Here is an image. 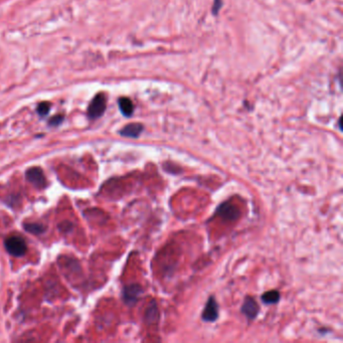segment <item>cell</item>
<instances>
[{
    "label": "cell",
    "mask_w": 343,
    "mask_h": 343,
    "mask_svg": "<svg viewBox=\"0 0 343 343\" xmlns=\"http://www.w3.org/2000/svg\"><path fill=\"white\" fill-rule=\"evenodd\" d=\"M4 246L6 251L14 257L24 256L27 250L25 239L17 236H12L7 237L4 241Z\"/></svg>",
    "instance_id": "cell-1"
},
{
    "label": "cell",
    "mask_w": 343,
    "mask_h": 343,
    "mask_svg": "<svg viewBox=\"0 0 343 343\" xmlns=\"http://www.w3.org/2000/svg\"><path fill=\"white\" fill-rule=\"evenodd\" d=\"M106 110V98L103 94H98L90 104L88 114L91 119H97L102 116Z\"/></svg>",
    "instance_id": "cell-2"
},
{
    "label": "cell",
    "mask_w": 343,
    "mask_h": 343,
    "mask_svg": "<svg viewBox=\"0 0 343 343\" xmlns=\"http://www.w3.org/2000/svg\"><path fill=\"white\" fill-rule=\"evenodd\" d=\"M218 304L213 296L210 297L203 312V319L207 322H213L218 318Z\"/></svg>",
    "instance_id": "cell-3"
},
{
    "label": "cell",
    "mask_w": 343,
    "mask_h": 343,
    "mask_svg": "<svg viewBox=\"0 0 343 343\" xmlns=\"http://www.w3.org/2000/svg\"><path fill=\"white\" fill-rule=\"evenodd\" d=\"M216 213L226 220H235L238 217L239 211L231 203H224L217 208Z\"/></svg>",
    "instance_id": "cell-4"
},
{
    "label": "cell",
    "mask_w": 343,
    "mask_h": 343,
    "mask_svg": "<svg viewBox=\"0 0 343 343\" xmlns=\"http://www.w3.org/2000/svg\"><path fill=\"white\" fill-rule=\"evenodd\" d=\"M260 311V307L257 303V301L253 297H246L244 304L241 306V313H243L248 319H255Z\"/></svg>",
    "instance_id": "cell-5"
},
{
    "label": "cell",
    "mask_w": 343,
    "mask_h": 343,
    "mask_svg": "<svg viewBox=\"0 0 343 343\" xmlns=\"http://www.w3.org/2000/svg\"><path fill=\"white\" fill-rule=\"evenodd\" d=\"M26 178L28 179L29 183H31L34 186L40 188L45 187L47 180L45 177V174L43 170L38 167H33L27 170L26 172Z\"/></svg>",
    "instance_id": "cell-6"
},
{
    "label": "cell",
    "mask_w": 343,
    "mask_h": 343,
    "mask_svg": "<svg viewBox=\"0 0 343 343\" xmlns=\"http://www.w3.org/2000/svg\"><path fill=\"white\" fill-rule=\"evenodd\" d=\"M141 293H142V289L139 285L126 286L123 290V299L125 303L128 305H134Z\"/></svg>",
    "instance_id": "cell-7"
},
{
    "label": "cell",
    "mask_w": 343,
    "mask_h": 343,
    "mask_svg": "<svg viewBox=\"0 0 343 343\" xmlns=\"http://www.w3.org/2000/svg\"><path fill=\"white\" fill-rule=\"evenodd\" d=\"M143 131V126L139 123H132L125 126L122 130L120 131V134L124 137L129 138H137L140 136L141 132Z\"/></svg>",
    "instance_id": "cell-8"
},
{
    "label": "cell",
    "mask_w": 343,
    "mask_h": 343,
    "mask_svg": "<svg viewBox=\"0 0 343 343\" xmlns=\"http://www.w3.org/2000/svg\"><path fill=\"white\" fill-rule=\"evenodd\" d=\"M145 319L150 324L156 323L159 319V312H158V308H157V304L155 303V301H152L151 303L149 304L146 313H145Z\"/></svg>",
    "instance_id": "cell-9"
},
{
    "label": "cell",
    "mask_w": 343,
    "mask_h": 343,
    "mask_svg": "<svg viewBox=\"0 0 343 343\" xmlns=\"http://www.w3.org/2000/svg\"><path fill=\"white\" fill-rule=\"evenodd\" d=\"M119 107L121 112H122L123 115L126 117H130L133 114L134 105L132 103V101L128 98H121L119 100Z\"/></svg>",
    "instance_id": "cell-10"
},
{
    "label": "cell",
    "mask_w": 343,
    "mask_h": 343,
    "mask_svg": "<svg viewBox=\"0 0 343 343\" xmlns=\"http://www.w3.org/2000/svg\"><path fill=\"white\" fill-rule=\"evenodd\" d=\"M280 300V293L277 290H271L262 296V301L265 304H275Z\"/></svg>",
    "instance_id": "cell-11"
},
{
    "label": "cell",
    "mask_w": 343,
    "mask_h": 343,
    "mask_svg": "<svg viewBox=\"0 0 343 343\" xmlns=\"http://www.w3.org/2000/svg\"><path fill=\"white\" fill-rule=\"evenodd\" d=\"M25 229L31 233V234H35V235H38V234H42L45 232V228L42 226V225H39V224H26L25 225Z\"/></svg>",
    "instance_id": "cell-12"
},
{
    "label": "cell",
    "mask_w": 343,
    "mask_h": 343,
    "mask_svg": "<svg viewBox=\"0 0 343 343\" xmlns=\"http://www.w3.org/2000/svg\"><path fill=\"white\" fill-rule=\"evenodd\" d=\"M37 112L39 115L46 116L50 112V104L49 103H42L37 107Z\"/></svg>",
    "instance_id": "cell-13"
},
{
    "label": "cell",
    "mask_w": 343,
    "mask_h": 343,
    "mask_svg": "<svg viewBox=\"0 0 343 343\" xmlns=\"http://www.w3.org/2000/svg\"><path fill=\"white\" fill-rule=\"evenodd\" d=\"M63 120H64V117L62 115H59V116H54L53 118H52L51 120V125H53V126H56L58 124H60L63 122Z\"/></svg>",
    "instance_id": "cell-14"
},
{
    "label": "cell",
    "mask_w": 343,
    "mask_h": 343,
    "mask_svg": "<svg viewBox=\"0 0 343 343\" xmlns=\"http://www.w3.org/2000/svg\"><path fill=\"white\" fill-rule=\"evenodd\" d=\"M221 6V0H215L214 5H213V13H217Z\"/></svg>",
    "instance_id": "cell-15"
}]
</instances>
